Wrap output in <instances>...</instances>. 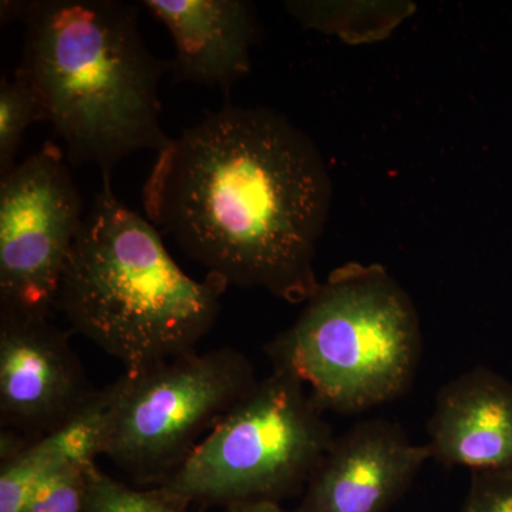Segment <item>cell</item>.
I'll use <instances>...</instances> for the list:
<instances>
[{
  "label": "cell",
  "instance_id": "obj_1",
  "mask_svg": "<svg viewBox=\"0 0 512 512\" xmlns=\"http://www.w3.org/2000/svg\"><path fill=\"white\" fill-rule=\"evenodd\" d=\"M332 195L328 164L305 131L274 110L232 104L173 138L143 185L148 221L207 275L288 303L318 291Z\"/></svg>",
  "mask_w": 512,
  "mask_h": 512
},
{
  "label": "cell",
  "instance_id": "obj_2",
  "mask_svg": "<svg viewBox=\"0 0 512 512\" xmlns=\"http://www.w3.org/2000/svg\"><path fill=\"white\" fill-rule=\"evenodd\" d=\"M22 67L42 97L73 164L111 175L123 158L160 153L158 86L171 60L154 56L138 28V6L124 0L23 2Z\"/></svg>",
  "mask_w": 512,
  "mask_h": 512
},
{
  "label": "cell",
  "instance_id": "obj_3",
  "mask_svg": "<svg viewBox=\"0 0 512 512\" xmlns=\"http://www.w3.org/2000/svg\"><path fill=\"white\" fill-rule=\"evenodd\" d=\"M228 286L185 274L160 231L117 198L111 175L84 218L64 268L56 309L73 332L137 376L197 350Z\"/></svg>",
  "mask_w": 512,
  "mask_h": 512
},
{
  "label": "cell",
  "instance_id": "obj_4",
  "mask_svg": "<svg viewBox=\"0 0 512 512\" xmlns=\"http://www.w3.org/2000/svg\"><path fill=\"white\" fill-rule=\"evenodd\" d=\"M421 348L419 313L409 293L384 266L348 262L320 282L268 355L320 409L359 413L409 389Z\"/></svg>",
  "mask_w": 512,
  "mask_h": 512
},
{
  "label": "cell",
  "instance_id": "obj_5",
  "mask_svg": "<svg viewBox=\"0 0 512 512\" xmlns=\"http://www.w3.org/2000/svg\"><path fill=\"white\" fill-rule=\"evenodd\" d=\"M323 413L296 377L274 369L158 490L184 505L278 501L308 485L332 447Z\"/></svg>",
  "mask_w": 512,
  "mask_h": 512
},
{
  "label": "cell",
  "instance_id": "obj_6",
  "mask_svg": "<svg viewBox=\"0 0 512 512\" xmlns=\"http://www.w3.org/2000/svg\"><path fill=\"white\" fill-rule=\"evenodd\" d=\"M114 383L104 456L138 481L161 484L258 380L244 353L218 348L195 350Z\"/></svg>",
  "mask_w": 512,
  "mask_h": 512
},
{
  "label": "cell",
  "instance_id": "obj_7",
  "mask_svg": "<svg viewBox=\"0 0 512 512\" xmlns=\"http://www.w3.org/2000/svg\"><path fill=\"white\" fill-rule=\"evenodd\" d=\"M84 218L64 154L50 141L0 177V312L50 318Z\"/></svg>",
  "mask_w": 512,
  "mask_h": 512
},
{
  "label": "cell",
  "instance_id": "obj_8",
  "mask_svg": "<svg viewBox=\"0 0 512 512\" xmlns=\"http://www.w3.org/2000/svg\"><path fill=\"white\" fill-rule=\"evenodd\" d=\"M67 333L49 316L0 312V423L32 441L45 436L90 396Z\"/></svg>",
  "mask_w": 512,
  "mask_h": 512
},
{
  "label": "cell",
  "instance_id": "obj_9",
  "mask_svg": "<svg viewBox=\"0 0 512 512\" xmlns=\"http://www.w3.org/2000/svg\"><path fill=\"white\" fill-rule=\"evenodd\" d=\"M430 458L392 421H365L333 441L295 512H384Z\"/></svg>",
  "mask_w": 512,
  "mask_h": 512
},
{
  "label": "cell",
  "instance_id": "obj_10",
  "mask_svg": "<svg viewBox=\"0 0 512 512\" xmlns=\"http://www.w3.org/2000/svg\"><path fill=\"white\" fill-rule=\"evenodd\" d=\"M170 32L171 72L178 82L228 90L251 70L258 35L254 6L244 0H143Z\"/></svg>",
  "mask_w": 512,
  "mask_h": 512
},
{
  "label": "cell",
  "instance_id": "obj_11",
  "mask_svg": "<svg viewBox=\"0 0 512 512\" xmlns=\"http://www.w3.org/2000/svg\"><path fill=\"white\" fill-rule=\"evenodd\" d=\"M431 457L477 471L512 468V382L487 367L468 370L437 396Z\"/></svg>",
  "mask_w": 512,
  "mask_h": 512
},
{
  "label": "cell",
  "instance_id": "obj_12",
  "mask_svg": "<svg viewBox=\"0 0 512 512\" xmlns=\"http://www.w3.org/2000/svg\"><path fill=\"white\" fill-rule=\"evenodd\" d=\"M114 400L116 384L94 390L56 429L0 460V512H23L35 485L52 471L97 464L109 446Z\"/></svg>",
  "mask_w": 512,
  "mask_h": 512
},
{
  "label": "cell",
  "instance_id": "obj_13",
  "mask_svg": "<svg viewBox=\"0 0 512 512\" xmlns=\"http://www.w3.org/2000/svg\"><path fill=\"white\" fill-rule=\"evenodd\" d=\"M286 9L305 28L339 36L348 43L376 42L393 32L414 10L406 2H288Z\"/></svg>",
  "mask_w": 512,
  "mask_h": 512
},
{
  "label": "cell",
  "instance_id": "obj_14",
  "mask_svg": "<svg viewBox=\"0 0 512 512\" xmlns=\"http://www.w3.org/2000/svg\"><path fill=\"white\" fill-rule=\"evenodd\" d=\"M47 120L42 97L23 72L16 69L12 77L0 82V177L16 167V157L26 130L37 121Z\"/></svg>",
  "mask_w": 512,
  "mask_h": 512
},
{
  "label": "cell",
  "instance_id": "obj_15",
  "mask_svg": "<svg viewBox=\"0 0 512 512\" xmlns=\"http://www.w3.org/2000/svg\"><path fill=\"white\" fill-rule=\"evenodd\" d=\"M160 490L141 491L114 480L94 466L90 471L89 493L84 512H188Z\"/></svg>",
  "mask_w": 512,
  "mask_h": 512
},
{
  "label": "cell",
  "instance_id": "obj_16",
  "mask_svg": "<svg viewBox=\"0 0 512 512\" xmlns=\"http://www.w3.org/2000/svg\"><path fill=\"white\" fill-rule=\"evenodd\" d=\"M94 466H67L46 474L33 488L23 512H84Z\"/></svg>",
  "mask_w": 512,
  "mask_h": 512
},
{
  "label": "cell",
  "instance_id": "obj_17",
  "mask_svg": "<svg viewBox=\"0 0 512 512\" xmlns=\"http://www.w3.org/2000/svg\"><path fill=\"white\" fill-rule=\"evenodd\" d=\"M464 512H512V468L473 473Z\"/></svg>",
  "mask_w": 512,
  "mask_h": 512
},
{
  "label": "cell",
  "instance_id": "obj_18",
  "mask_svg": "<svg viewBox=\"0 0 512 512\" xmlns=\"http://www.w3.org/2000/svg\"><path fill=\"white\" fill-rule=\"evenodd\" d=\"M228 512H288L285 511L278 501L256 500L242 501L228 505Z\"/></svg>",
  "mask_w": 512,
  "mask_h": 512
}]
</instances>
